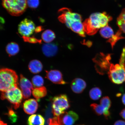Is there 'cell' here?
Here are the masks:
<instances>
[{
    "mask_svg": "<svg viewBox=\"0 0 125 125\" xmlns=\"http://www.w3.org/2000/svg\"><path fill=\"white\" fill-rule=\"evenodd\" d=\"M112 20V17L106 12L93 13L83 23L84 31L87 35H94L100 29L108 25Z\"/></svg>",
    "mask_w": 125,
    "mask_h": 125,
    "instance_id": "1",
    "label": "cell"
},
{
    "mask_svg": "<svg viewBox=\"0 0 125 125\" xmlns=\"http://www.w3.org/2000/svg\"><path fill=\"white\" fill-rule=\"evenodd\" d=\"M107 74L114 83L120 84L125 82V47L122 51L119 63H111Z\"/></svg>",
    "mask_w": 125,
    "mask_h": 125,
    "instance_id": "2",
    "label": "cell"
},
{
    "mask_svg": "<svg viewBox=\"0 0 125 125\" xmlns=\"http://www.w3.org/2000/svg\"><path fill=\"white\" fill-rule=\"evenodd\" d=\"M18 85V76L15 71L7 68H0V91L6 92Z\"/></svg>",
    "mask_w": 125,
    "mask_h": 125,
    "instance_id": "3",
    "label": "cell"
},
{
    "mask_svg": "<svg viewBox=\"0 0 125 125\" xmlns=\"http://www.w3.org/2000/svg\"><path fill=\"white\" fill-rule=\"evenodd\" d=\"M2 4L9 13L15 16L22 14L27 6V0H2Z\"/></svg>",
    "mask_w": 125,
    "mask_h": 125,
    "instance_id": "4",
    "label": "cell"
},
{
    "mask_svg": "<svg viewBox=\"0 0 125 125\" xmlns=\"http://www.w3.org/2000/svg\"><path fill=\"white\" fill-rule=\"evenodd\" d=\"M70 107L69 100L66 95H59L52 99V113L54 116H60Z\"/></svg>",
    "mask_w": 125,
    "mask_h": 125,
    "instance_id": "5",
    "label": "cell"
},
{
    "mask_svg": "<svg viewBox=\"0 0 125 125\" xmlns=\"http://www.w3.org/2000/svg\"><path fill=\"white\" fill-rule=\"evenodd\" d=\"M23 96L21 90L18 87H13L1 93V100H7L13 105L14 108L16 109L21 105Z\"/></svg>",
    "mask_w": 125,
    "mask_h": 125,
    "instance_id": "6",
    "label": "cell"
},
{
    "mask_svg": "<svg viewBox=\"0 0 125 125\" xmlns=\"http://www.w3.org/2000/svg\"><path fill=\"white\" fill-rule=\"evenodd\" d=\"M111 54H105L102 53L98 54L93 59L95 68L100 74H104L108 71L111 59Z\"/></svg>",
    "mask_w": 125,
    "mask_h": 125,
    "instance_id": "7",
    "label": "cell"
},
{
    "mask_svg": "<svg viewBox=\"0 0 125 125\" xmlns=\"http://www.w3.org/2000/svg\"><path fill=\"white\" fill-rule=\"evenodd\" d=\"M59 15L58 18L59 21L64 23L67 27L70 29V26L74 22L82 21V18L79 14L74 13L71 9L63 8L59 10Z\"/></svg>",
    "mask_w": 125,
    "mask_h": 125,
    "instance_id": "8",
    "label": "cell"
},
{
    "mask_svg": "<svg viewBox=\"0 0 125 125\" xmlns=\"http://www.w3.org/2000/svg\"><path fill=\"white\" fill-rule=\"evenodd\" d=\"M35 23L32 20L25 19L19 25V33L23 37H29L33 33L35 29Z\"/></svg>",
    "mask_w": 125,
    "mask_h": 125,
    "instance_id": "9",
    "label": "cell"
},
{
    "mask_svg": "<svg viewBox=\"0 0 125 125\" xmlns=\"http://www.w3.org/2000/svg\"><path fill=\"white\" fill-rule=\"evenodd\" d=\"M20 85L23 98L25 99L29 98L31 96V90L34 88L32 83L21 74L20 75Z\"/></svg>",
    "mask_w": 125,
    "mask_h": 125,
    "instance_id": "10",
    "label": "cell"
},
{
    "mask_svg": "<svg viewBox=\"0 0 125 125\" xmlns=\"http://www.w3.org/2000/svg\"><path fill=\"white\" fill-rule=\"evenodd\" d=\"M46 78L54 83L64 85L67 83L63 80L62 73L58 70L46 71Z\"/></svg>",
    "mask_w": 125,
    "mask_h": 125,
    "instance_id": "11",
    "label": "cell"
},
{
    "mask_svg": "<svg viewBox=\"0 0 125 125\" xmlns=\"http://www.w3.org/2000/svg\"><path fill=\"white\" fill-rule=\"evenodd\" d=\"M59 117L62 124L64 125H73L79 118V115L73 111L65 112Z\"/></svg>",
    "mask_w": 125,
    "mask_h": 125,
    "instance_id": "12",
    "label": "cell"
},
{
    "mask_svg": "<svg viewBox=\"0 0 125 125\" xmlns=\"http://www.w3.org/2000/svg\"><path fill=\"white\" fill-rule=\"evenodd\" d=\"M23 107L26 113L28 115H32L36 113L38 109V103L34 99L26 100L23 103Z\"/></svg>",
    "mask_w": 125,
    "mask_h": 125,
    "instance_id": "13",
    "label": "cell"
},
{
    "mask_svg": "<svg viewBox=\"0 0 125 125\" xmlns=\"http://www.w3.org/2000/svg\"><path fill=\"white\" fill-rule=\"evenodd\" d=\"M86 87L85 81L79 78L75 79L72 82L71 87L72 90L76 94L82 93Z\"/></svg>",
    "mask_w": 125,
    "mask_h": 125,
    "instance_id": "14",
    "label": "cell"
},
{
    "mask_svg": "<svg viewBox=\"0 0 125 125\" xmlns=\"http://www.w3.org/2000/svg\"><path fill=\"white\" fill-rule=\"evenodd\" d=\"M58 47L53 43H46L42 45V51L46 57H52L55 55L58 51Z\"/></svg>",
    "mask_w": 125,
    "mask_h": 125,
    "instance_id": "15",
    "label": "cell"
},
{
    "mask_svg": "<svg viewBox=\"0 0 125 125\" xmlns=\"http://www.w3.org/2000/svg\"><path fill=\"white\" fill-rule=\"evenodd\" d=\"M100 104L104 110V115L106 119H108L110 117L111 115L109 110L111 106L112 103L110 98L108 96L104 97L101 98Z\"/></svg>",
    "mask_w": 125,
    "mask_h": 125,
    "instance_id": "16",
    "label": "cell"
},
{
    "mask_svg": "<svg viewBox=\"0 0 125 125\" xmlns=\"http://www.w3.org/2000/svg\"><path fill=\"white\" fill-rule=\"evenodd\" d=\"M44 118L40 114H35L29 116L28 120L29 125H44Z\"/></svg>",
    "mask_w": 125,
    "mask_h": 125,
    "instance_id": "17",
    "label": "cell"
},
{
    "mask_svg": "<svg viewBox=\"0 0 125 125\" xmlns=\"http://www.w3.org/2000/svg\"><path fill=\"white\" fill-rule=\"evenodd\" d=\"M28 68L31 73L36 74L42 71L43 66L41 62L40 61L34 60L31 61L29 62Z\"/></svg>",
    "mask_w": 125,
    "mask_h": 125,
    "instance_id": "18",
    "label": "cell"
},
{
    "mask_svg": "<svg viewBox=\"0 0 125 125\" xmlns=\"http://www.w3.org/2000/svg\"><path fill=\"white\" fill-rule=\"evenodd\" d=\"M70 29L73 32L77 33L81 36H85L83 25L82 21H76L73 22L70 26Z\"/></svg>",
    "mask_w": 125,
    "mask_h": 125,
    "instance_id": "19",
    "label": "cell"
},
{
    "mask_svg": "<svg viewBox=\"0 0 125 125\" xmlns=\"http://www.w3.org/2000/svg\"><path fill=\"white\" fill-rule=\"evenodd\" d=\"M6 50L7 53L10 57L18 53L20 51V47L18 44L14 42H11L7 45Z\"/></svg>",
    "mask_w": 125,
    "mask_h": 125,
    "instance_id": "20",
    "label": "cell"
},
{
    "mask_svg": "<svg viewBox=\"0 0 125 125\" xmlns=\"http://www.w3.org/2000/svg\"><path fill=\"white\" fill-rule=\"evenodd\" d=\"M32 94L37 100L46 96L47 94V90L45 87H37L32 90Z\"/></svg>",
    "mask_w": 125,
    "mask_h": 125,
    "instance_id": "21",
    "label": "cell"
},
{
    "mask_svg": "<svg viewBox=\"0 0 125 125\" xmlns=\"http://www.w3.org/2000/svg\"><path fill=\"white\" fill-rule=\"evenodd\" d=\"M56 37L54 32L50 30L44 31L42 35V38L43 41L46 43H50Z\"/></svg>",
    "mask_w": 125,
    "mask_h": 125,
    "instance_id": "22",
    "label": "cell"
},
{
    "mask_svg": "<svg viewBox=\"0 0 125 125\" xmlns=\"http://www.w3.org/2000/svg\"><path fill=\"white\" fill-rule=\"evenodd\" d=\"M100 33L102 37L105 39L110 38L114 35L113 29L108 25L102 28Z\"/></svg>",
    "mask_w": 125,
    "mask_h": 125,
    "instance_id": "23",
    "label": "cell"
},
{
    "mask_svg": "<svg viewBox=\"0 0 125 125\" xmlns=\"http://www.w3.org/2000/svg\"><path fill=\"white\" fill-rule=\"evenodd\" d=\"M119 29L125 33V9H123L117 20Z\"/></svg>",
    "mask_w": 125,
    "mask_h": 125,
    "instance_id": "24",
    "label": "cell"
},
{
    "mask_svg": "<svg viewBox=\"0 0 125 125\" xmlns=\"http://www.w3.org/2000/svg\"><path fill=\"white\" fill-rule=\"evenodd\" d=\"M122 32L119 29L117 31L115 35H114L113 36L107 41V42L110 44L112 49H113L114 46L117 42L121 39L125 38L122 35Z\"/></svg>",
    "mask_w": 125,
    "mask_h": 125,
    "instance_id": "25",
    "label": "cell"
},
{
    "mask_svg": "<svg viewBox=\"0 0 125 125\" xmlns=\"http://www.w3.org/2000/svg\"><path fill=\"white\" fill-rule=\"evenodd\" d=\"M102 94L100 89L97 87H94L90 91L89 95L91 98L94 100H97L99 99Z\"/></svg>",
    "mask_w": 125,
    "mask_h": 125,
    "instance_id": "26",
    "label": "cell"
},
{
    "mask_svg": "<svg viewBox=\"0 0 125 125\" xmlns=\"http://www.w3.org/2000/svg\"><path fill=\"white\" fill-rule=\"evenodd\" d=\"M32 82L34 86L40 87L43 86L44 83V80L41 76L36 75L32 78Z\"/></svg>",
    "mask_w": 125,
    "mask_h": 125,
    "instance_id": "27",
    "label": "cell"
},
{
    "mask_svg": "<svg viewBox=\"0 0 125 125\" xmlns=\"http://www.w3.org/2000/svg\"><path fill=\"white\" fill-rule=\"evenodd\" d=\"M90 107L97 115H104V110L100 104H91Z\"/></svg>",
    "mask_w": 125,
    "mask_h": 125,
    "instance_id": "28",
    "label": "cell"
},
{
    "mask_svg": "<svg viewBox=\"0 0 125 125\" xmlns=\"http://www.w3.org/2000/svg\"><path fill=\"white\" fill-rule=\"evenodd\" d=\"M9 120L12 123H15L18 119V116L17 114L14 111L12 108H9L8 112L7 114Z\"/></svg>",
    "mask_w": 125,
    "mask_h": 125,
    "instance_id": "29",
    "label": "cell"
},
{
    "mask_svg": "<svg viewBox=\"0 0 125 125\" xmlns=\"http://www.w3.org/2000/svg\"><path fill=\"white\" fill-rule=\"evenodd\" d=\"M48 121V125H63L59 116L50 118Z\"/></svg>",
    "mask_w": 125,
    "mask_h": 125,
    "instance_id": "30",
    "label": "cell"
},
{
    "mask_svg": "<svg viewBox=\"0 0 125 125\" xmlns=\"http://www.w3.org/2000/svg\"><path fill=\"white\" fill-rule=\"evenodd\" d=\"M23 38L24 41L31 43H41L42 40L36 38L34 37H23Z\"/></svg>",
    "mask_w": 125,
    "mask_h": 125,
    "instance_id": "31",
    "label": "cell"
},
{
    "mask_svg": "<svg viewBox=\"0 0 125 125\" xmlns=\"http://www.w3.org/2000/svg\"><path fill=\"white\" fill-rule=\"evenodd\" d=\"M27 5L31 9H35L38 7L40 4L39 0H27Z\"/></svg>",
    "mask_w": 125,
    "mask_h": 125,
    "instance_id": "32",
    "label": "cell"
},
{
    "mask_svg": "<svg viewBox=\"0 0 125 125\" xmlns=\"http://www.w3.org/2000/svg\"><path fill=\"white\" fill-rule=\"evenodd\" d=\"M114 125H125V121L122 120H118L115 122Z\"/></svg>",
    "mask_w": 125,
    "mask_h": 125,
    "instance_id": "33",
    "label": "cell"
},
{
    "mask_svg": "<svg viewBox=\"0 0 125 125\" xmlns=\"http://www.w3.org/2000/svg\"><path fill=\"white\" fill-rule=\"evenodd\" d=\"M120 115L123 119L125 120V108L121 111L120 113Z\"/></svg>",
    "mask_w": 125,
    "mask_h": 125,
    "instance_id": "34",
    "label": "cell"
},
{
    "mask_svg": "<svg viewBox=\"0 0 125 125\" xmlns=\"http://www.w3.org/2000/svg\"><path fill=\"white\" fill-rule=\"evenodd\" d=\"M43 30L42 26H39L35 28V32L36 33H38L41 31Z\"/></svg>",
    "mask_w": 125,
    "mask_h": 125,
    "instance_id": "35",
    "label": "cell"
},
{
    "mask_svg": "<svg viewBox=\"0 0 125 125\" xmlns=\"http://www.w3.org/2000/svg\"><path fill=\"white\" fill-rule=\"evenodd\" d=\"M122 102L123 104L125 105V94L123 95L122 98Z\"/></svg>",
    "mask_w": 125,
    "mask_h": 125,
    "instance_id": "36",
    "label": "cell"
},
{
    "mask_svg": "<svg viewBox=\"0 0 125 125\" xmlns=\"http://www.w3.org/2000/svg\"><path fill=\"white\" fill-rule=\"evenodd\" d=\"M0 125H7V124L4 123L0 118Z\"/></svg>",
    "mask_w": 125,
    "mask_h": 125,
    "instance_id": "37",
    "label": "cell"
},
{
    "mask_svg": "<svg viewBox=\"0 0 125 125\" xmlns=\"http://www.w3.org/2000/svg\"></svg>",
    "mask_w": 125,
    "mask_h": 125,
    "instance_id": "38",
    "label": "cell"
}]
</instances>
